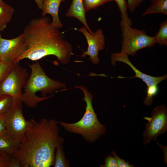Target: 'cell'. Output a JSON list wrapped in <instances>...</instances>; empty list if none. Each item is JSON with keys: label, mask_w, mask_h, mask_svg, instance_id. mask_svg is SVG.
<instances>
[{"label": "cell", "mask_w": 167, "mask_h": 167, "mask_svg": "<svg viewBox=\"0 0 167 167\" xmlns=\"http://www.w3.org/2000/svg\"><path fill=\"white\" fill-rule=\"evenodd\" d=\"M58 122L44 118L35 122L25 132L16 153L21 167L53 166L57 147L64 139L60 135Z\"/></svg>", "instance_id": "6da1fadb"}, {"label": "cell", "mask_w": 167, "mask_h": 167, "mask_svg": "<svg viewBox=\"0 0 167 167\" xmlns=\"http://www.w3.org/2000/svg\"><path fill=\"white\" fill-rule=\"evenodd\" d=\"M27 49L15 61L24 59L36 61L48 55L56 57L62 64L69 63L73 54L72 45L59 29L45 16L32 19L23 32Z\"/></svg>", "instance_id": "7a4b0ae2"}, {"label": "cell", "mask_w": 167, "mask_h": 167, "mask_svg": "<svg viewBox=\"0 0 167 167\" xmlns=\"http://www.w3.org/2000/svg\"><path fill=\"white\" fill-rule=\"evenodd\" d=\"M31 70L30 75L24 88L22 102L28 107H37L38 103L53 97V93L61 88L66 87L62 82L53 80L48 77L38 61L32 64H28Z\"/></svg>", "instance_id": "3957f363"}, {"label": "cell", "mask_w": 167, "mask_h": 167, "mask_svg": "<svg viewBox=\"0 0 167 167\" xmlns=\"http://www.w3.org/2000/svg\"><path fill=\"white\" fill-rule=\"evenodd\" d=\"M74 88L81 89L83 92V100L85 102V112L82 118L74 123L59 121L58 124L69 132L81 135L87 142L93 143L106 132V126L98 120L92 105L93 95L87 88L82 86H76Z\"/></svg>", "instance_id": "277c9868"}, {"label": "cell", "mask_w": 167, "mask_h": 167, "mask_svg": "<svg viewBox=\"0 0 167 167\" xmlns=\"http://www.w3.org/2000/svg\"><path fill=\"white\" fill-rule=\"evenodd\" d=\"M30 76L26 69L15 62L10 71L0 83V95L11 96L13 102H22V89Z\"/></svg>", "instance_id": "5b68a950"}, {"label": "cell", "mask_w": 167, "mask_h": 167, "mask_svg": "<svg viewBox=\"0 0 167 167\" xmlns=\"http://www.w3.org/2000/svg\"><path fill=\"white\" fill-rule=\"evenodd\" d=\"M121 27V52L133 56L139 50L152 47L156 43L154 36L148 35L144 30L128 26Z\"/></svg>", "instance_id": "8992f818"}, {"label": "cell", "mask_w": 167, "mask_h": 167, "mask_svg": "<svg viewBox=\"0 0 167 167\" xmlns=\"http://www.w3.org/2000/svg\"><path fill=\"white\" fill-rule=\"evenodd\" d=\"M22 103L13 102L12 107L5 114L7 133L20 143L25 132L36 122L33 119H25Z\"/></svg>", "instance_id": "52a82bcc"}, {"label": "cell", "mask_w": 167, "mask_h": 167, "mask_svg": "<svg viewBox=\"0 0 167 167\" xmlns=\"http://www.w3.org/2000/svg\"><path fill=\"white\" fill-rule=\"evenodd\" d=\"M148 122L143 134L144 146L167 131V109L164 105L156 106L151 112L150 117H144Z\"/></svg>", "instance_id": "ba28073f"}, {"label": "cell", "mask_w": 167, "mask_h": 167, "mask_svg": "<svg viewBox=\"0 0 167 167\" xmlns=\"http://www.w3.org/2000/svg\"><path fill=\"white\" fill-rule=\"evenodd\" d=\"M27 49L22 33L11 39L2 38L0 34V59L15 62Z\"/></svg>", "instance_id": "9c48e42d"}, {"label": "cell", "mask_w": 167, "mask_h": 167, "mask_svg": "<svg viewBox=\"0 0 167 167\" xmlns=\"http://www.w3.org/2000/svg\"><path fill=\"white\" fill-rule=\"evenodd\" d=\"M78 31L84 35L88 44L87 50L83 52L81 56L84 58L88 55L93 64H98L100 61L98 52L103 50L105 46V37L102 30L98 28L93 34H91L84 27L80 28Z\"/></svg>", "instance_id": "30bf717a"}, {"label": "cell", "mask_w": 167, "mask_h": 167, "mask_svg": "<svg viewBox=\"0 0 167 167\" xmlns=\"http://www.w3.org/2000/svg\"><path fill=\"white\" fill-rule=\"evenodd\" d=\"M128 56V55L121 52L113 53L111 55V64L114 66L117 62H122L127 64L134 71L135 74L134 77L129 78H139L146 83L147 87L157 85L161 81L167 79V74L161 76L153 77L141 72L132 64L130 61Z\"/></svg>", "instance_id": "8fae6325"}, {"label": "cell", "mask_w": 167, "mask_h": 167, "mask_svg": "<svg viewBox=\"0 0 167 167\" xmlns=\"http://www.w3.org/2000/svg\"><path fill=\"white\" fill-rule=\"evenodd\" d=\"M66 0H42V16L47 14L52 17V24L58 29L62 28L63 24L60 20L59 15V7L61 3Z\"/></svg>", "instance_id": "7c38bea8"}, {"label": "cell", "mask_w": 167, "mask_h": 167, "mask_svg": "<svg viewBox=\"0 0 167 167\" xmlns=\"http://www.w3.org/2000/svg\"><path fill=\"white\" fill-rule=\"evenodd\" d=\"M83 0H72L71 6L66 13L68 17H73L79 20L84 25L88 31L91 34L93 32L87 22Z\"/></svg>", "instance_id": "4fadbf2b"}, {"label": "cell", "mask_w": 167, "mask_h": 167, "mask_svg": "<svg viewBox=\"0 0 167 167\" xmlns=\"http://www.w3.org/2000/svg\"><path fill=\"white\" fill-rule=\"evenodd\" d=\"M20 144L7 134L0 136V151L13 156L17 152Z\"/></svg>", "instance_id": "5bb4252c"}, {"label": "cell", "mask_w": 167, "mask_h": 167, "mask_svg": "<svg viewBox=\"0 0 167 167\" xmlns=\"http://www.w3.org/2000/svg\"><path fill=\"white\" fill-rule=\"evenodd\" d=\"M15 12L14 9L4 2L0 4V31L6 28Z\"/></svg>", "instance_id": "9a60e30c"}, {"label": "cell", "mask_w": 167, "mask_h": 167, "mask_svg": "<svg viewBox=\"0 0 167 167\" xmlns=\"http://www.w3.org/2000/svg\"><path fill=\"white\" fill-rule=\"evenodd\" d=\"M151 4L141 17L148 14L160 13L167 15V0H150Z\"/></svg>", "instance_id": "2e32d148"}, {"label": "cell", "mask_w": 167, "mask_h": 167, "mask_svg": "<svg viewBox=\"0 0 167 167\" xmlns=\"http://www.w3.org/2000/svg\"><path fill=\"white\" fill-rule=\"evenodd\" d=\"M115 2L121 14L122 20L120 23L121 27L128 26H131V20L128 17L127 12V5L126 0H113Z\"/></svg>", "instance_id": "e0dca14e"}, {"label": "cell", "mask_w": 167, "mask_h": 167, "mask_svg": "<svg viewBox=\"0 0 167 167\" xmlns=\"http://www.w3.org/2000/svg\"><path fill=\"white\" fill-rule=\"evenodd\" d=\"M54 167H68L70 163L65 157L62 145L58 146L56 149L53 165Z\"/></svg>", "instance_id": "ac0fdd59"}, {"label": "cell", "mask_w": 167, "mask_h": 167, "mask_svg": "<svg viewBox=\"0 0 167 167\" xmlns=\"http://www.w3.org/2000/svg\"><path fill=\"white\" fill-rule=\"evenodd\" d=\"M156 43L160 45H167V20L162 22L159 29L154 36Z\"/></svg>", "instance_id": "d6986e66"}, {"label": "cell", "mask_w": 167, "mask_h": 167, "mask_svg": "<svg viewBox=\"0 0 167 167\" xmlns=\"http://www.w3.org/2000/svg\"><path fill=\"white\" fill-rule=\"evenodd\" d=\"M13 104V98L7 95H0V116L6 113Z\"/></svg>", "instance_id": "ffe728a7"}, {"label": "cell", "mask_w": 167, "mask_h": 167, "mask_svg": "<svg viewBox=\"0 0 167 167\" xmlns=\"http://www.w3.org/2000/svg\"><path fill=\"white\" fill-rule=\"evenodd\" d=\"M113 1V0H83L86 12L92 9H96L99 6L106 3Z\"/></svg>", "instance_id": "44dd1931"}, {"label": "cell", "mask_w": 167, "mask_h": 167, "mask_svg": "<svg viewBox=\"0 0 167 167\" xmlns=\"http://www.w3.org/2000/svg\"><path fill=\"white\" fill-rule=\"evenodd\" d=\"M15 63L7 60L0 61V83L10 71Z\"/></svg>", "instance_id": "7402d4cb"}, {"label": "cell", "mask_w": 167, "mask_h": 167, "mask_svg": "<svg viewBox=\"0 0 167 167\" xmlns=\"http://www.w3.org/2000/svg\"><path fill=\"white\" fill-rule=\"evenodd\" d=\"M158 92V88L157 85L148 87L147 96L143 102V104L147 106L152 105L153 101V97Z\"/></svg>", "instance_id": "603a6c76"}, {"label": "cell", "mask_w": 167, "mask_h": 167, "mask_svg": "<svg viewBox=\"0 0 167 167\" xmlns=\"http://www.w3.org/2000/svg\"><path fill=\"white\" fill-rule=\"evenodd\" d=\"M101 167H118L116 160L113 156L108 155L105 158V164L101 165Z\"/></svg>", "instance_id": "cb8c5ba5"}, {"label": "cell", "mask_w": 167, "mask_h": 167, "mask_svg": "<svg viewBox=\"0 0 167 167\" xmlns=\"http://www.w3.org/2000/svg\"><path fill=\"white\" fill-rule=\"evenodd\" d=\"M111 154L116 159L119 167H133V165L130 164L128 161H126L124 159L121 158L116 153L115 151L111 152Z\"/></svg>", "instance_id": "d4e9b609"}, {"label": "cell", "mask_w": 167, "mask_h": 167, "mask_svg": "<svg viewBox=\"0 0 167 167\" xmlns=\"http://www.w3.org/2000/svg\"><path fill=\"white\" fill-rule=\"evenodd\" d=\"M127 8L130 12L133 13L135 9L142 2L143 0H126Z\"/></svg>", "instance_id": "484cf974"}, {"label": "cell", "mask_w": 167, "mask_h": 167, "mask_svg": "<svg viewBox=\"0 0 167 167\" xmlns=\"http://www.w3.org/2000/svg\"><path fill=\"white\" fill-rule=\"evenodd\" d=\"M11 156L0 151V167H6Z\"/></svg>", "instance_id": "4316f807"}, {"label": "cell", "mask_w": 167, "mask_h": 167, "mask_svg": "<svg viewBox=\"0 0 167 167\" xmlns=\"http://www.w3.org/2000/svg\"><path fill=\"white\" fill-rule=\"evenodd\" d=\"M6 167H21L20 161L14 156H12Z\"/></svg>", "instance_id": "83f0119b"}, {"label": "cell", "mask_w": 167, "mask_h": 167, "mask_svg": "<svg viewBox=\"0 0 167 167\" xmlns=\"http://www.w3.org/2000/svg\"><path fill=\"white\" fill-rule=\"evenodd\" d=\"M5 114L0 116V136L7 134L6 126Z\"/></svg>", "instance_id": "f1b7e54d"}, {"label": "cell", "mask_w": 167, "mask_h": 167, "mask_svg": "<svg viewBox=\"0 0 167 167\" xmlns=\"http://www.w3.org/2000/svg\"><path fill=\"white\" fill-rule=\"evenodd\" d=\"M39 9L41 10L42 6V0H34Z\"/></svg>", "instance_id": "f546056e"}, {"label": "cell", "mask_w": 167, "mask_h": 167, "mask_svg": "<svg viewBox=\"0 0 167 167\" xmlns=\"http://www.w3.org/2000/svg\"><path fill=\"white\" fill-rule=\"evenodd\" d=\"M4 1L3 0H0V4L3 2Z\"/></svg>", "instance_id": "4dcf8cb0"}, {"label": "cell", "mask_w": 167, "mask_h": 167, "mask_svg": "<svg viewBox=\"0 0 167 167\" xmlns=\"http://www.w3.org/2000/svg\"></svg>", "instance_id": "1f68e13d"}]
</instances>
